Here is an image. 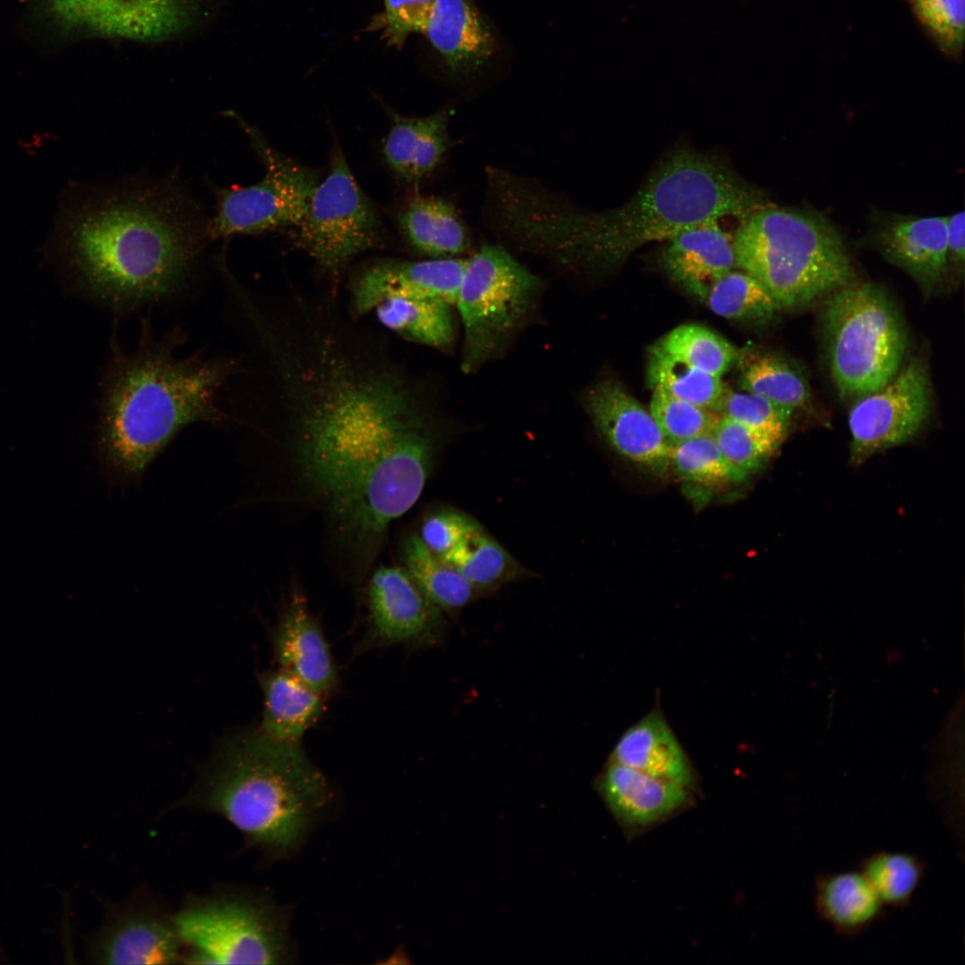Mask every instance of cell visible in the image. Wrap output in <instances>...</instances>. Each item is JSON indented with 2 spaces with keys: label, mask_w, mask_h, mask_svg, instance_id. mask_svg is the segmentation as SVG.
<instances>
[{
  "label": "cell",
  "mask_w": 965,
  "mask_h": 965,
  "mask_svg": "<svg viewBox=\"0 0 965 965\" xmlns=\"http://www.w3.org/2000/svg\"><path fill=\"white\" fill-rule=\"evenodd\" d=\"M252 398L299 495L335 538L370 559L419 499L440 446L437 427L386 347L340 317L287 328L262 343Z\"/></svg>",
  "instance_id": "cell-1"
},
{
  "label": "cell",
  "mask_w": 965,
  "mask_h": 965,
  "mask_svg": "<svg viewBox=\"0 0 965 965\" xmlns=\"http://www.w3.org/2000/svg\"><path fill=\"white\" fill-rule=\"evenodd\" d=\"M209 216L172 176L70 186L51 246L114 315L178 300L210 243Z\"/></svg>",
  "instance_id": "cell-2"
},
{
  "label": "cell",
  "mask_w": 965,
  "mask_h": 965,
  "mask_svg": "<svg viewBox=\"0 0 965 965\" xmlns=\"http://www.w3.org/2000/svg\"><path fill=\"white\" fill-rule=\"evenodd\" d=\"M768 204L722 156L678 146L620 206L592 211L538 182L523 189L511 228L525 250L564 265L603 271L640 247L724 217L743 220Z\"/></svg>",
  "instance_id": "cell-3"
},
{
  "label": "cell",
  "mask_w": 965,
  "mask_h": 965,
  "mask_svg": "<svg viewBox=\"0 0 965 965\" xmlns=\"http://www.w3.org/2000/svg\"><path fill=\"white\" fill-rule=\"evenodd\" d=\"M180 328L155 336L142 320L135 348L114 342L101 380L94 451L112 484L141 480L147 467L183 429L231 420L224 393L239 371L238 359L181 354Z\"/></svg>",
  "instance_id": "cell-4"
},
{
  "label": "cell",
  "mask_w": 965,
  "mask_h": 965,
  "mask_svg": "<svg viewBox=\"0 0 965 965\" xmlns=\"http://www.w3.org/2000/svg\"><path fill=\"white\" fill-rule=\"evenodd\" d=\"M327 797L325 778L299 743L274 740L259 728L220 743L175 806L219 815L248 844L281 855L299 845Z\"/></svg>",
  "instance_id": "cell-5"
},
{
  "label": "cell",
  "mask_w": 965,
  "mask_h": 965,
  "mask_svg": "<svg viewBox=\"0 0 965 965\" xmlns=\"http://www.w3.org/2000/svg\"><path fill=\"white\" fill-rule=\"evenodd\" d=\"M739 222L735 265L781 308L808 305L855 281L842 237L821 214L768 203Z\"/></svg>",
  "instance_id": "cell-6"
},
{
  "label": "cell",
  "mask_w": 965,
  "mask_h": 965,
  "mask_svg": "<svg viewBox=\"0 0 965 965\" xmlns=\"http://www.w3.org/2000/svg\"><path fill=\"white\" fill-rule=\"evenodd\" d=\"M822 325L830 374L842 399L855 401L881 389L900 370L907 332L879 286L853 281L830 293Z\"/></svg>",
  "instance_id": "cell-7"
},
{
  "label": "cell",
  "mask_w": 965,
  "mask_h": 965,
  "mask_svg": "<svg viewBox=\"0 0 965 965\" xmlns=\"http://www.w3.org/2000/svg\"><path fill=\"white\" fill-rule=\"evenodd\" d=\"M173 919L190 962L279 964L290 958L286 916L263 894L226 886L189 895Z\"/></svg>",
  "instance_id": "cell-8"
},
{
  "label": "cell",
  "mask_w": 965,
  "mask_h": 965,
  "mask_svg": "<svg viewBox=\"0 0 965 965\" xmlns=\"http://www.w3.org/2000/svg\"><path fill=\"white\" fill-rule=\"evenodd\" d=\"M540 286V279L501 246H482L467 259L455 304L464 328V373L476 371L506 346L527 317Z\"/></svg>",
  "instance_id": "cell-9"
},
{
  "label": "cell",
  "mask_w": 965,
  "mask_h": 965,
  "mask_svg": "<svg viewBox=\"0 0 965 965\" xmlns=\"http://www.w3.org/2000/svg\"><path fill=\"white\" fill-rule=\"evenodd\" d=\"M227 115L246 132L264 173L249 186L215 187L214 214L209 216L211 240L296 227L319 183V172L281 153L236 113L228 111Z\"/></svg>",
  "instance_id": "cell-10"
},
{
  "label": "cell",
  "mask_w": 965,
  "mask_h": 965,
  "mask_svg": "<svg viewBox=\"0 0 965 965\" xmlns=\"http://www.w3.org/2000/svg\"><path fill=\"white\" fill-rule=\"evenodd\" d=\"M296 227V245L334 281L357 256L382 243V221L338 143L331 150L329 171Z\"/></svg>",
  "instance_id": "cell-11"
},
{
  "label": "cell",
  "mask_w": 965,
  "mask_h": 965,
  "mask_svg": "<svg viewBox=\"0 0 965 965\" xmlns=\"http://www.w3.org/2000/svg\"><path fill=\"white\" fill-rule=\"evenodd\" d=\"M205 0H35L36 14L60 37H97L153 43L198 21Z\"/></svg>",
  "instance_id": "cell-12"
},
{
  "label": "cell",
  "mask_w": 965,
  "mask_h": 965,
  "mask_svg": "<svg viewBox=\"0 0 965 965\" xmlns=\"http://www.w3.org/2000/svg\"><path fill=\"white\" fill-rule=\"evenodd\" d=\"M931 396L927 366L913 358L884 387L855 400L848 417L852 465L916 436L930 415Z\"/></svg>",
  "instance_id": "cell-13"
},
{
  "label": "cell",
  "mask_w": 965,
  "mask_h": 965,
  "mask_svg": "<svg viewBox=\"0 0 965 965\" xmlns=\"http://www.w3.org/2000/svg\"><path fill=\"white\" fill-rule=\"evenodd\" d=\"M184 944L171 915L156 901L137 894L105 908L100 927L86 938L94 964H173Z\"/></svg>",
  "instance_id": "cell-14"
},
{
  "label": "cell",
  "mask_w": 965,
  "mask_h": 965,
  "mask_svg": "<svg viewBox=\"0 0 965 965\" xmlns=\"http://www.w3.org/2000/svg\"><path fill=\"white\" fill-rule=\"evenodd\" d=\"M370 637L379 645L424 646L441 638L443 613L402 566H382L367 585Z\"/></svg>",
  "instance_id": "cell-15"
},
{
  "label": "cell",
  "mask_w": 965,
  "mask_h": 965,
  "mask_svg": "<svg viewBox=\"0 0 965 965\" xmlns=\"http://www.w3.org/2000/svg\"><path fill=\"white\" fill-rule=\"evenodd\" d=\"M466 264L467 259L457 256L419 261L389 258L366 264L350 283V315L358 319L390 296L455 305Z\"/></svg>",
  "instance_id": "cell-16"
},
{
  "label": "cell",
  "mask_w": 965,
  "mask_h": 965,
  "mask_svg": "<svg viewBox=\"0 0 965 965\" xmlns=\"http://www.w3.org/2000/svg\"><path fill=\"white\" fill-rule=\"evenodd\" d=\"M598 432L623 457L653 472L670 467L671 445L651 414L614 380L600 382L583 399Z\"/></svg>",
  "instance_id": "cell-17"
},
{
  "label": "cell",
  "mask_w": 965,
  "mask_h": 965,
  "mask_svg": "<svg viewBox=\"0 0 965 965\" xmlns=\"http://www.w3.org/2000/svg\"><path fill=\"white\" fill-rule=\"evenodd\" d=\"M948 216L877 215L873 239L883 256L930 294L948 272Z\"/></svg>",
  "instance_id": "cell-18"
},
{
  "label": "cell",
  "mask_w": 965,
  "mask_h": 965,
  "mask_svg": "<svg viewBox=\"0 0 965 965\" xmlns=\"http://www.w3.org/2000/svg\"><path fill=\"white\" fill-rule=\"evenodd\" d=\"M280 668L323 697L337 685V671L327 641L298 591L291 594L273 637Z\"/></svg>",
  "instance_id": "cell-19"
},
{
  "label": "cell",
  "mask_w": 965,
  "mask_h": 965,
  "mask_svg": "<svg viewBox=\"0 0 965 965\" xmlns=\"http://www.w3.org/2000/svg\"><path fill=\"white\" fill-rule=\"evenodd\" d=\"M659 260L667 273L702 300L708 288L734 270L733 236L709 221L663 241Z\"/></svg>",
  "instance_id": "cell-20"
},
{
  "label": "cell",
  "mask_w": 965,
  "mask_h": 965,
  "mask_svg": "<svg viewBox=\"0 0 965 965\" xmlns=\"http://www.w3.org/2000/svg\"><path fill=\"white\" fill-rule=\"evenodd\" d=\"M596 787L616 818L627 827L654 824L690 801L687 788L613 762Z\"/></svg>",
  "instance_id": "cell-21"
},
{
  "label": "cell",
  "mask_w": 965,
  "mask_h": 965,
  "mask_svg": "<svg viewBox=\"0 0 965 965\" xmlns=\"http://www.w3.org/2000/svg\"><path fill=\"white\" fill-rule=\"evenodd\" d=\"M453 73L479 69L492 55V34L470 0H435L424 33Z\"/></svg>",
  "instance_id": "cell-22"
},
{
  "label": "cell",
  "mask_w": 965,
  "mask_h": 965,
  "mask_svg": "<svg viewBox=\"0 0 965 965\" xmlns=\"http://www.w3.org/2000/svg\"><path fill=\"white\" fill-rule=\"evenodd\" d=\"M390 128L382 153L399 179L416 182L432 172L449 147V113L441 110L423 117H409L389 111Z\"/></svg>",
  "instance_id": "cell-23"
},
{
  "label": "cell",
  "mask_w": 965,
  "mask_h": 965,
  "mask_svg": "<svg viewBox=\"0 0 965 965\" xmlns=\"http://www.w3.org/2000/svg\"><path fill=\"white\" fill-rule=\"evenodd\" d=\"M608 762L624 765L687 789L694 786L692 765L665 717L653 710L630 726Z\"/></svg>",
  "instance_id": "cell-24"
},
{
  "label": "cell",
  "mask_w": 965,
  "mask_h": 965,
  "mask_svg": "<svg viewBox=\"0 0 965 965\" xmlns=\"http://www.w3.org/2000/svg\"><path fill=\"white\" fill-rule=\"evenodd\" d=\"M814 906L820 919L843 936H855L870 927L885 907L860 870L817 876Z\"/></svg>",
  "instance_id": "cell-25"
},
{
  "label": "cell",
  "mask_w": 965,
  "mask_h": 965,
  "mask_svg": "<svg viewBox=\"0 0 965 965\" xmlns=\"http://www.w3.org/2000/svg\"><path fill=\"white\" fill-rule=\"evenodd\" d=\"M398 224L409 245L429 258L457 257L471 245L464 220L443 197H414L399 213Z\"/></svg>",
  "instance_id": "cell-26"
},
{
  "label": "cell",
  "mask_w": 965,
  "mask_h": 965,
  "mask_svg": "<svg viewBox=\"0 0 965 965\" xmlns=\"http://www.w3.org/2000/svg\"><path fill=\"white\" fill-rule=\"evenodd\" d=\"M264 710L260 729L284 743H299L321 717L324 697L300 679L279 668L260 677Z\"/></svg>",
  "instance_id": "cell-27"
},
{
  "label": "cell",
  "mask_w": 965,
  "mask_h": 965,
  "mask_svg": "<svg viewBox=\"0 0 965 965\" xmlns=\"http://www.w3.org/2000/svg\"><path fill=\"white\" fill-rule=\"evenodd\" d=\"M401 559L424 595L442 613L457 616L463 608L483 596L456 568L434 556L417 533L404 539Z\"/></svg>",
  "instance_id": "cell-28"
},
{
  "label": "cell",
  "mask_w": 965,
  "mask_h": 965,
  "mask_svg": "<svg viewBox=\"0 0 965 965\" xmlns=\"http://www.w3.org/2000/svg\"><path fill=\"white\" fill-rule=\"evenodd\" d=\"M450 306L429 299L390 296L373 307L377 320L399 338L437 349L453 343Z\"/></svg>",
  "instance_id": "cell-29"
},
{
  "label": "cell",
  "mask_w": 965,
  "mask_h": 965,
  "mask_svg": "<svg viewBox=\"0 0 965 965\" xmlns=\"http://www.w3.org/2000/svg\"><path fill=\"white\" fill-rule=\"evenodd\" d=\"M441 560L456 568L483 596L506 584L535 576L482 525Z\"/></svg>",
  "instance_id": "cell-30"
},
{
  "label": "cell",
  "mask_w": 965,
  "mask_h": 965,
  "mask_svg": "<svg viewBox=\"0 0 965 965\" xmlns=\"http://www.w3.org/2000/svg\"><path fill=\"white\" fill-rule=\"evenodd\" d=\"M741 387L792 413L805 407L810 391L801 373L785 360L768 354H749L741 362Z\"/></svg>",
  "instance_id": "cell-31"
},
{
  "label": "cell",
  "mask_w": 965,
  "mask_h": 965,
  "mask_svg": "<svg viewBox=\"0 0 965 965\" xmlns=\"http://www.w3.org/2000/svg\"><path fill=\"white\" fill-rule=\"evenodd\" d=\"M647 379L651 389L661 388L678 399L713 412L718 411L726 391L721 377L652 348Z\"/></svg>",
  "instance_id": "cell-32"
},
{
  "label": "cell",
  "mask_w": 965,
  "mask_h": 965,
  "mask_svg": "<svg viewBox=\"0 0 965 965\" xmlns=\"http://www.w3.org/2000/svg\"><path fill=\"white\" fill-rule=\"evenodd\" d=\"M703 300L722 317L738 321L765 322L782 308L751 275L731 270L707 290Z\"/></svg>",
  "instance_id": "cell-33"
},
{
  "label": "cell",
  "mask_w": 965,
  "mask_h": 965,
  "mask_svg": "<svg viewBox=\"0 0 965 965\" xmlns=\"http://www.w3.org/2000/svg\"><path fill=\"white\" fill-rule=\"evenodd\" d=\"M650 348L718 377H722L739 357L738 350L725 338L695 323L674 328Z\"/></svg>",
  "instance_id": "cell-34"
},
{
  "label": "cell",
  "mask_w": 965,
  "mask_h": 965,
  "mask_svg": "<svg viewBox=\"0 0 965 965\" xmlns=\"http://www.w3.org/2000/svg\"><path fill=\"white\" fill-rule=\"evenodd\" d=\"M860 870L884 906L903 908L922 883L926 864L909 852L881 851L864 858Z\"/></svg>",
  "instance_id": "cell-35"
},
{
  "label": "cell",
  "mask_w": 965,
  "mask_h": 965,
  "mask_svg": "<svg viewBox=\"0 0 965 965\" xmlns=\"http://www.w3.org/2000/svg\"><path fill=\"white\" fill-rule=\"evenodd\" d=\"M670 466L687 482L705 487L738 482L747 475L727 461L711 433L672 445Z\"/></svg>",
  "instance_id": "cell-36"
},
{
  "label": "cell",
  "mask_w": 965,
  "mask_h": 965,
  "mask_svg": "<svg viewBox=\"0 0 965 965\" xmlns=\"http://www.w3.org/2000/svg\"><path fill=\"white\" fill-rule=\"evenodd\" d=\"M650 413L671 446L711 433L720 417L711 410L678 399L659 387L652 388Z\"/></svg>",
  "instance_id": "cell-37"
},
{
  "label": "cell",
  "mask_w": 965,
  "mask_h": 965,
  "mask_svg": "<svg viewBox=\"0 0 965 965\" xmlns=\"http://www.w3.org/2000/svg\"><path fill=\"white\" fill-rule=\"evenodd\" d=\"M718 411L762 436L777 449L786 436L792 414L758 395L726 390Z\"/></svg>",
  "instance_id": "cell-38"
},
{
  "label": "cell",
  "mask_w": 965,
  "mask_h": 965,
  "mask_svg": "<svg viewBox=\"0 0 965 965\" xmlns=\"http://www.w3.org/2000/svg\"><path fill=\"white\" fill-rule=\"evenodd\" d=\"M711 434L727 461L745 474L759 469L777 448L736 421L721 415Z\"/></svg>",
  "instance_id": "cell-39"
},
{
  "label": "cell",
  "mask_w": 965,
  "mask_h": 965,
  "mask_svg": "<svg viewBox=\"0 0 965 965\" xmlns=\"http://www.w3.org/2000/svg\"><path fill=\"white\" fill-rule=\"evenodd\" d=\"M920 22L940 48L956 54L964 43V0H910Z\"/></svg>",
  "instance_id": "cell-40"
},
{
  "label": "cell",
  "mask_w": 965,
  "mask_h": 965,
  "mask_svg": "<svg viewBox=\"0 0 965 965\" xmlns=\"http://www.w3.org/2000/svg\"><path fill=\"white\" fill-rule=\"evenodd\" d=\"M482 524L454 508H439L423 519L418 533L424 546L442 559Z\"/></svg>",
  "instance_id": "cell-41"
},
{
  "label": "cell",
  "mask_w": 965,
  "mask_h": 965,
  "mask_svg": "<svg viewBox=\"0 0 965 965\" xmlns=\"http://www.w3.org/2000/svg\"><path fill=\"white\" fill-rule=\"evenodd\" d=\"M434 1L384 0L389 43L399 46L411 33H424Z\"/></svg>",
  "instance_id": "cell-42"
},
{
  "label": "cell",
  "mask_w": 965,
  "mask_h": 965,
  "mask_svg": "<svg viewBox=\"0 0 965 965\" xmlns=\"http://www.w3.org/2000/svg\"><path fill=\"white\" fill-rule=\"evenodd\" d=\"M964 216V212L961 211L948 216L947 221L948 264L957 269L963 267L965 257Z\"/></svg>",
  "instance_id": "cell-43"
}]
</instances>
